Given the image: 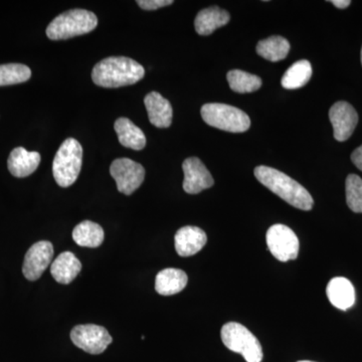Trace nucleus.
<instances>
[{"instance_id": "1a4fd4ad", "label": "nucleus", "mask_w": 362, "mask_h": 362, "mask_svg": "<svg viewBox=\"0 0 362 362\" xmlns=\"http://www.w3.org/2000/svg\"><path fill=\"white\" fill-rule=\"evenodd\" d=\"M110 173L119 192L126 195L132 194L138 189L145 178L144 168L129 158H119L112 162Z\"/></svg>"}, {"instance_id": "b1692460", "label": "nucleus", "mask_w": 362, "mask_h": 362, "mask_svg": "<svg viewBox=\"0 0 362 362\" xmlns=\"http://www.w3.org/2000/svg\"><path fill=\"white\" fill-rule=\"evenodd\" d=\"M226 78H228L230 89L240 93V94L255 92V90H258L262 86V80L258 76L252 75V74L244 71H228Z\"/></svg>"}, {"instance_id": "6ab92c4d", "label": "nucleus", "mask_w": 362, "mask_h": 362, "mask_svg": "<svg viewBox=\"0 0 362 362\" xmlns=\"http://www.w3.org/2000/svg\"><path fill=\"white\" fill-rule=\"evenodd\" d=\"M187 275L180 269H164L157 274L156 290L162 296H171L182 291L187 285Z\"/></svg>"}, {"instance_id": "4468645a", "label": "nucleus", "mask_w": 362, "mask_h": 362, "mask_svg": "<svg viewBox=\"0 0 362 362\" xmlns=\"http://www.w3.org/2000/svg\"><path fill=\"white\" fill-rule=\"evenodd\" d=\"M145 107L150 123L157 128H168L173 123V107L159 93L151 92L145 97Z\"/></svg>"}, {"instance_id": "6e6552de", "label": "nucleus", "mask_w": 362, "mask_h": 362, "mask_svg": "<svg viewBox=\"0 0 362 362\" xmlns=\"http://www.w3.org/2000/svg\"><path fill=\"white\" fill-rule=\"evenodd\" d=\"M71 339L76 346L90 354H103L113 341L106 328L94 324L76 326L71 330Z\"/></svg>"}, {"instance_id": "39448f33", "label": "nucleus", "mask_w": 362, "mask_h": 362, "mask_svg": "<svg viewBox=\"0 0 362 362\" xmlns=\"http://www.w3.org/2000/svg\"><path fill=\"white\" fill-rule=\"evenodd\" d=\"M221 337L226 349L242 354L247 362H261L263 359V349L258 338L242 324H225L221 328Z\"/></svg>"}, {"instance_id": "423d86ee", "label": "nucleus", "mask_w": 362, "mask_h": 362, "mask_svg": "<svg viewBox=\"0 0 362 362\" xmlns=\"http://www.w3.org/2000/svg\"><path fill=\"white\" fill-rule=\"evenodd\" d=\"M202 117L211 127L232 133L246 132L251 127L250 117L230 105L211 103L202 106Z\"/></svg>"}, {"instance_id": "0eeeda50", "label": "nucleus", "mask_w": 362, "mask_h": 362, "mask_svg": "<svg viewBox=\"0 0 362 362\" xmlns=\"http://www.w3.org/2000/svg\"><path fill=\"white\" fill-rule=\"evenodd\" d=\"M266 240L271 254L278 261L285 263L297 259L300 247L299 239L289 226L280 223L272 226L267 232Z\"/></svg>"}, {"instance_id": "5701e85b", "label": "nucleus", "mask_w": 362, "mask_h": 362, "mask_svg": "<svg viewBox=\"0 0 362 362\" xmlns=\"http://www.w3.org/2000/svg\"><path fill=\"white\" fill-rule=\"evenodd\" d=\"M312 76V66L306 59L293 64L283 76L281 84L288 90L299 89L309 82Z\"/></svg>"}, {"instance_id": "f257e3e1", "label": "nucleus", "mask_w": 362, "mask_h": 362, "mask_svg": "<svg viewBox=\"0 0 362 362\" xmlns=\"http://www.w3.org/2000/svg\"><path fill=\"white\" fill-rule=\"evenodd\" d=\"M255 176L262 185L290 206L302 211H310L313 207L314 201L308 190L277 169L265 165L258 166L255 168Z\"/></svg>"}, {"instance_id": "bb28decb", "label": "nucleus", "mask_w": 362, "mask_h": 362, "mask_svg": "<svg viewBox=\"0 0 362 362\" xmlns=\"http://www.w3.org/2000/svg\"><path fill=\"white\" fill-rule=\"evenodd\" d=\"M173 4V0H138L137 1L138 6L145 11H156L161 7L171 6Z\"/></svg>"}, {"instance_id": "20e7f679", "label": "nucleus", "mask_w": 362, "mask_h": 362, "mask_svg": "<svg viewBox=\"0 0 362 362\" xmlns=\"http://www.w3.org/2000/svg\"><path fill=\"white\" fill-rule=\"evenodd\" d=\"M82 145L74 138L65 140L59 147L54 163L52 173L62 187H69L76 182L82 168Z\"/></svg>"}, {"instance_id": "a211bd4d", "label": "nucleus", "mask_w": 362, "mask_h": 362, "mask_svg": "<svg viewBox=\"0 0 362 362\" xmlns=\"http://www.w3.org/2000/svg\"><path fill=\"white\" fill-rule=\"evenodd\" d=\"M230 13L218 6L202 9L194 21L195 30L199 35H209L221 26L228 25Z\"/></svg>"}, {"instance_id": "dca6fc26", "label": "nucleus", "mask_w": 362, "mask_h": 362, "mask_svg": "<svg viewBox=\"0 0 362 362\" xmlns=\"http://www.w3.org/2000/svg\"><path fill=\"white\" fill-rule=\"evenodd\" d=\"M40 163V154L37 151H28L23 147H18L11 151L7 160V166L11 175L16 177H26L33 175Z\"/></svg>"}, {"instance_id": "393cba45", "label": "nucleus", "mask_w": 362, "mask_h": 362, "mask_svg": "<svg viewBox=\"0 0 362 362\" xmlns=\"http://www.w3.org/2000/svg\"><path fill=\"white\" fill-rule=\"evenodd\" d=\"M32 71L23 64H6L0 65V87L21 84L30 80Z\"/></svg>"}, {"instance_id": "a878e982", "label": "nucleus", "mask_w": 362, "mask_h": 362, "mask_svg": "<svg viewBox=\"0 0 362 362\" xmlns=\"http://www.w3.org/2000/svg\"><path fill=\"white\" fill-rule=\"evenodd\" d=\"M347 206L352 211L362 214V180L356 175L347 176L345 182Z\"/></svg>"}, {"instance_id": "c85d7f7f", "label": "nucleus", "mask_w": 362, "mask_h": 362, "mask_svg": "<svg viewBox=\"0 0 362 362\" xmlns=\"http://www.w3.org/2000/svg\"><path fill=\"white\" fill-rule=\"evenodd\" d=\"M330 2L333 6H337V8L341 9L346 8V7H349L350 4H351V1H349V0H332V1Z\"/></svg>"}, {"instance_id": "7ed1b4c3", "label": "nucleus", "mask_w": 362, "mask_h": 362, "mask_svg": "<svg viewBox=\"0 0 362 362\" xmlns=\"http://www.w3.org/2000/svg\"><path fill=\"white\" fill-rule=\"evenodd\" d=\"M98 25L96 14L85 9H73L57 16L47 25V35L49 40H68L86 35Z\"/></svg>"}, {"instance_id": "f03ea898", "label": "nucleus", "mask_w": 362, "mask_h": 362, "mask_svg": "<svg viewBox=\"0 0 362 362\" xmlns=\"http://www.w3.org/2000/svg\"><path fill=\"white\" fill-rule=\"evenodd\" d=\"M144 68L126 57H110L102 59L92 71L93 82L103 88H119L139 82L144 78Z\"/></svg>"}, {"instance_id": "9d476101", "label": "nucleus", "mask_w": 362, "mask_h": 362, "mask_svg": "<svg viewBox=\"0 0 362 362\" xmlns=\"http://www.w3.org/2000/svg\"><path fill=\"white\" fill-rule=\"evenodd\" d=\"M54 247L47 240H40L30 247L23 261V273L30 281H37L52 263Z\"/></svg>"}, {"instance_id": "c756f323", "label": "nucleus", "mask_w": 362, "mask_h": 362, "mask_svg": "<svg viewBox=\"0 0 362 362\" xmlns=\"http://www.w3.org/2000/svg\"><path fill=\"white\" fill-rule=\"evenodd\" d=\"M298 362H314V361H298Z\"/></svg>"}, {"instance_id": "aec40b11", "label": "nucleus", "mask_w": 362, "mask_h": 362, "mask_svg": "<svg viewBox=\"0 0 362 362\" xmlns=\"http://www.w3.org/2000/svg\"><path fill=\"white\" fill-rule=\"evenodd\" d=\"M119 142L124 147L133 150H141L146 146L144 132L127 118H119L114 125Z\"/></svg>"}, {"instance_id": "cd10ccee", "label": "nucleus", "mask_w": 362, "mask_h": 362, "mask_svg": "<svg viewBox=\"0 0 362 362\" xmlns=\"http://www.w3.org/2000/svg\"><path fill=\"white\" fill-rule=\"evenodd\" d=\"M351 160L354 162V165L359 170L362 171V145L358 148L354 150V153L351 154Z\"/></svg>"}, {"instance_id": "4be33fe9", "label": "nucleus", "mask_w": 362, "mask_h": 362, "mask_svg": "<svg viewBox=\"0 0 362 362\" xmlns=\"http://www.w3.org/2000/svg\"><path fill=\"white\" fill-rule=\"evenodd\" d=\"M290 52V42L285 37H270L261 40L257 45V52L262 58L270 62L282 61L287 58Z\"/></svg>"}, {"instance_id": "412c9836", "label": "nucleus", "mask_w": 362, "mask_h": 362, "mask_svg": "<svg viewBox=\"0 0 362 362\" xmlns=\"http://www.w3.org/2000/svg\"><path fill=\"white\" fill-rule=\"evenodd\" d=\"M73 239L80 247H98L103 244L105 233L101 226L85 221L74 228Z\"/></svg>"}, {"instance_id": "f8f14e48", "label": "nucleus", "mask_w": 362, "mask_h": 362, "mask_svg": "<svg viewBox=\"0 0 362 362\" xmlns=\"http://www.w3.org/2000/svg\"><path fill=\"white\" fill-rule=\"evenodd\" d=\"M182 169L185 173L183 189L187 194H197L202 190L213 187L214 183L213 176L207 170L201 159L197 157L185 159L182 164Z\"/></svg>"}, {"instance_id": "ddd939ff", "label": "nucleus", "mask_w": 362, "mask_h": 362, "mask_svg": "<svg viewBox=\"0 0 362 362\" xmlns=\"http://www.w3.org/2000/svg\"><path fill=\"white\" fill-rule=\"evenodd\" d=\"M175 242L176 252L180 257L194 256L206 246V233L197 226H183L176 233Z\"/></svg>"}, {"instance_id": "9b49d317", "label": "nucleus", "mask_w": 362, "mask_h": 362, "mask_svg": "<svg viewBox=\"0 0 362 362\" xmlns=\"http://www.w3.org/2000/svg\"><path fill=\"white\" fill-rule=\"evenodd\" d=\"M330 122L333 126L334 138L337 141H346L358 123L356 109L347 102H337L329 110Z\"/></svg>"}, {"instance_id": "f3484780", "label": "nucleus", "mask_w": 362, "mask_h": 362, "mask_svg": "<svg viewBox=\"0 0 362 362\" xmlns=\"http://www.w3.org/2000/svg\"><path fill=\"white\" fill-rule=\"evenodd\" d=\"M82 270L80 259L71 252H64L52 263V277L59 284H70Z\"/></svg>"}, {"instance_id": "2eb2a0df", "label": "nucleus", "mask_w": 362, "mask_h": 362, "mask_svg": "<svg viewBox=\"0 0 362 362\" xmlns=\"http://www.w3.org/2000/svg\"><path fill=\"white\" fill-rule=\"evenodd\" d=\"M328 300L340 310H349L356 303V290L349 279L333 278L326 288Z\"/></svg>"}, {"instance_id": "7c9ffc66", "label": "nucleus", "mask_w": 362, "mask_h": 362, "mask_svg": "<svg viewBox=\"0 0 362 362\" xmlns=\"http://www.w3.org/2000/svg\"><path fill=\"white\" fill-rule=\"evenodd\" d=\"M361 64H362V49H361Z\"/></svg>"}]
</instances>
